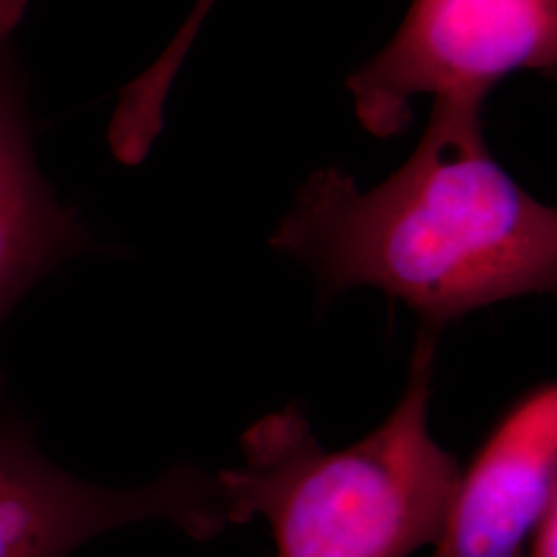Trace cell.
Listing matches in <instances>:
<instances>
[{
	"mask_svg": "<svg viewBox=\"0 0 557 557\" xmlns=\"http://www.w3.org/2000/svg\"><path fill=\"white\" fill-rule=\"evenodd\" d=\"M143 520L174 522L197 541L234 524L220 478L199 467H172L139 487H103L60 469L29 434L0 425V557H71Z\"/></svg>",
	"mask_w": 557,
	"mask_h": 557,
	"instance_id": "cell-4",
	"label": "cell"
},
{
	"mask_svg": "<svg viewBox=\"0 0 557 557\" xmlns=\"http://www.w3.org/2000/svg\"><path fill=\"white\" fill-rule=\"evenodd\" d=\"M213 2H215V0H199V2H197V7L193 9V13L188 15L186 23L182 25V29H184L188 36H195V34L199 32V27L202 25L205 17H207V13L211 11Z\"/></svg>",
	"mask_w": 557,
	"mask_h": 557,
	"instance_id": "cell-9",
	"label": "cell"
},
{
	"mask_svg": "<svg viewBox=\"0 0 557 557\" xmlns=\"http://www.w3.org/2000/svg\"><path fill=\"white\" fill-rule=\"evenodd\" d=\"M436 335L419 329L395 411L349 448L326 453L296 405L257 421L244 465L218 473L234 524L264 518L278 557H409L436 543L462 475L428 428Z\"/></svg>",
	"mask_w": 557,
	"mask_h": 557,
	"instance_id": "cell-2",
	"label": "cell"
},
{
	"mask_svg": "<svg viewBox=\"0 0 557 557\" xmlns=\"http://www.w3.org/2000/svg\"><path fill=\"white\" fill-rule=\"evenodd\" d=\"M557 502V388L543 384L499 419L460 475L434 557H524Z\"/></svg>",
	"mask_w": 557,
	"mask_h": 557,
	"instance_id": "cell-5",
	"label": "cell"
},
{
	"mask_svg": "<svg viewBox=\"0 0 557 557\" xmlns=\"http://www.w3.org/2000/svg\"><path fill=\"white\" fill-rule=\"evenodd\" d=\"M531 557H557V502L531 537Z\"/></svg>",
	"mask_w": 557,
	"mask_h": 557,
	"instance_id": "cell-7",
	"label": "cell"
},
{
	"mask_svg": "<svg viewBox=\"0 0 557 557\" xmlns=\"http://www.w3.org/2000/svg\"><path fill=\"white\" fill-rule=\"evenodd\" d=\"M485 98L436 96L411 158L368 193L335 165L314 172L271 246L310 267L329 296L379 287L434 333L502 299L556 292V209L494 160Z\"/></svg>",
	"mask_w": 557,
	"mask_h": 557,
	"instance_id": "cell-1",
	"label": "cell"
},
{
	"mask_svg": "<svg viewBox=\"0 0 557 557\" xmlns=\"http://www.w3.org/2000/svg\"><path fill=\"white\" fill-rule=\"evenodd\" d=\"M77 239L41 180L15 100L0 85V320Z\"/></svg>",
	"mask_w": 557,
	"mask_h": 557,
	"instance_id": "cell-6",
	"label": "cell"
},
{
	"mask_svg": "<svg viewBox=\"0 0 557 557\" xmlns=\"http://www.w3.org/2000/svg\"><path fill=\"white\" fill-rule=\"evenodd\" d=\"M557 62V0H413L397 36L347 87L361 126L380 139L403 133L411 100L457 89L487 91L506 75Z\"/></svg>",
	"mask_w": 557,
	"mask_h": 557,
	"instance_id": "cell-3",
	"label": "cell"
},
{
	"mask_svg": "<svg viewBox=\"0 0 557 557\" xmlns=\"http://www.w3.org/2000/svg\"><path fill=\"white\" fill-rule=\"evenodd\" d=\"M23 7L25 0H0V40L15 27Z\"/></svg>",
	"mask_w": 557,
	"mask_h": 557,
	"instance_id": "cell-8",
	"label": "cell"
}]
</instances>
